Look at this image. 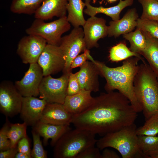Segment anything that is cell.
Instances as JSON below:
<instances>
[{"instance_id": "6da1fadb", "label": "cell", "mask_w": 158, "mask_h": 158, "mask_svg": "<svg viewBox=\"0 0 158 158\" xmlns=\"http://www.w3.org/2000/svg\"><path fill=\"white\" fill-rule=\"evenodd\" d=\"M137 113L119 92L101 93L87 109L73 116L71 123L75 128L103 136L134 123Z\"/></svg>"}, {"instance_id": "7a4b0ae2", "label": "cell", "mask_w": 158, "mask_h": 158, "mask_svg": "<svg viewBox=\"0 0 158 158\" xmlns=\"http://www.w3.org/2000/svg\"><path fill=\"white\" fill-rule=\"evenodd\" d=\"M143 59L135 56L129 58L123 61L119 66L111 68L104 63L95 60L91 57L90 60L97 66L99 75L106 81L104 88L107 92L117 90L129 100L138 113L142 111L135 92L134 81L137 72L138 63Z\"/></svg>"}, {"instance_id": "3957f363", "label": "cell", "mask_w": 158, "mask_h": 158, "mask_svg": "<svg viewBox=\"0 0 158 158\" xmlns=\"http://www.w3.org/2000/svg\"><path fill=\"white\" fill-rule=\"evenodd\" d=\"M134 81L135 92L145 120L158 113V78L144 59Z\"/></svg>"}, {"instance_id": "277c9868", "label": "cell", "mask_w": 158, "mask_h": 158, "mask_svg": "<svg viewBox=\"0 0 158 158\" xmlns=\"http://www.w3.org/2000/svg\"><path fill=\"white\" fill-rule=\"evenodd\" d=\"M135 123L108 133L97 140L96 145L101 150L109 147L117 150L123 158H148L140 150Z\"/></svg>"}, {"instance_id": "5b68a950", "label": "cell", "mask_w": 158, "mask_h": 158, "mask_svg": "<svg viewBox=\"0 0 158 158\" xmlns=\"http://www.w3.org/2000/svg\"><path fill=\"white\" fill-rule=\"evenodd\" d=\"M95 135L86 130L71 129L60 138L53 147V157L76 158L83 150L96 145L97 140Z\"/></svg>"}, {"instance_id": "8992f818", "label": "cell", "mask_w": 158, "mask_h": 158, "mask_svg": "<svg viewBox=\"0 0 158 158\" xmlns=\"http://www.w3.org/2000/svg\"><path fill=\"white\" fill-rule=\"evenodd\" d=\"M70 23L66 16L48 23L35 18L31 25L26 29L25 32L28 35L42 37L47 44L59 46L62 35L70 30Z\"/></svg>"}, {"instance_id": "52a82bcc", "label": "cell", "mask_w": 158, "mask_h": 158, "mask_svg": "<svg viewBox=\"0 0 158 158\" xmlns=\"http://www.w3.org/2000/svg\"><path fill=\"white\" fill-rule=\"evenodd\" d=\"M65 60L63 73H70L71 63L81 52L87 49L84 39L83 29L80 27H74L68 35L62 37L59 45Z\"/></svg>"}, {"instance_id": "ba28073f", "label": "cell", "mask_w": 158, "mask_h": 158, "mask_svg": "<svg viewBox=\"0 0 158 158\" xmlns=\"http://www.w3.org/2000/svg\"><path fill=\"white\" fill-rule=\"evenodd\" d=\"M70 73H63L58 78H54L51 75L44 76L39 87L40 98L47 103L63 104L67 95Z\"/></svg>"}, {"instance_id": "9c48e42d", "label": "cell", "mask_w": 158, "mask_h": 158, "mask_svg": "<svg viewBox=\"0 0 158 158\" xmlns=\"http://www.w3.org/2000/svg\"><path fill=\"white\" fill-rule=\"evenodd\" d=\"M23 97L14 84L4 80L0 84V110L6 117H13L20 114Z\"/></svg>"}, {"instance_id": "30bf717a", "label": "cell", "mask_w": 158, "mask_h": 158, "mask_svg": "<svg viewBox=\"0 0 158 158\" xmlns=\"http://www.w3.org/2000/svg\"><path fill=\"white\" fill-rule=\"evenodd\" d=\"M47 44L46 41L40 36L28 35L19 41L17 53L24 64L37 63Z\"/></svg>"}, {"instance_id": "8fae6325", "label": "cell", "mask_w": 158, "mask_h": 158, "mask_svg": "<svg viewBox=\"0 0 158 158\" xmlns=\"http://www.w3.org/2000/svg\"><path fill=\"white\" fill-rule=\"evenodd\" d=\"M65 63L63 54L59 46L47 44L37 62L42 70L44 76L62 71Z\"/></svg>"}, {"instance_id": "7c38bea8", "label": "cell", "mask_w": 158, "mask_h": 158, "mask_svg": "<svg viewBox=\"0 0 158 158\" xmlns=\"http://www.w3.org/2000/svg\"><path fill=\"white\" fill-rule=\"evenodd\" d=\"M44 76L42 70L37 63H31L23 77L16 81L14 85L23 97H36L39 95V87Z\"/></svg>"}, {"instance_id": "4fadbf2b", "label": "cell", "mask_w": 158, "mask_h": 158, "mask_svg": "<svg viewBox=\"0 0 158 158\" xmlns=\"http://www.w3.org/2000/svg\"><path fill=\"white\" fill-rule=\"evenodd\" d=\"M83 27L85 42L89 50L98 47V40L108 35V26L102 18L90 17L86 20Z\"/></svg>"}, {"instance_id": "5bb4252c", "label": "cell", "mask_w": 158, "mask_h": 158, "mask_svg": "<svg viewBox=\"0 0 158 158\" xmlns=\"http://www.w3.org/2000/svg\"><path fill=\"white\" fill-rule=\"evenodd\" d=\"M47 103L44 99L33 96L23 97L20 116L27 126H35L40 121Z\"/></svg>"}, {"instance_id": "9a60e30c", "label": "cell", "mask_w": 158, "mask_h": 158, "mask_svg": "<svg viewBox=\"0 0 158 158\" xmlns=\"http://www.w3.org/2000/svg\"><path fill=\"white\" fill-rule=\"evenodd\" d=\"M73 115L62 104L47 103L43 111L41 121L59 125H70Z\"/></svg>"}, {"instance_id": "2e32d148", "label": "cell", "mask_w": 158, "mask_h": 158, "mask_svg": "<svg viewBox=\"0 0 158 158\" xmlns=\"http://www.w3.org/2000/svg\"><path fill=\"white\" fill-rule=\"evenodd\" d=\"M78 78L82 90L97 92L99 90V71L91 61H87L80 67Z\"/></svg>"}, {"instance_id": "e0dca14e", "label": "cell", "mask_w": 158, "mask_h": 158, "mask_svg": "<svg viewBox=\"0 0 158 158\" xmlns=\"http://www.w3.org/2000/svg\"><path fill=\"white\" fill-rule=\"evenodd\" d=\"M138 18L136 8L130 9L121 19L110 22L108 26V36L116 37L132 31L137 27Z\"/></svg>"}, {"instance_id": "ac0fdd59", "label": "cell", "mask_w": 158, "mask_h": 158, "mask_svg": "<svg viewBox=\"0 0 158 158\" xmlns=\"http://www.w3.org/2000/svg\"><path fill=\"white\" fill-rule=\"evenodd\" d=\"M68 0H44L34 14L35 18L44 20L54 17L66 16Z\"/></svg>"}, {"instance_id": "d6986e66", "label": "cell", "mask_w": 158, "mask_h": 158, "mask_svg": "<svg viewBox=\"0 0 158 158\" xmlns=\"http://www.w3.org/2000/svg\"><path fill=\"white\" fill-rule=\"evenodd\" d=\"M89 90H82L75 94L67 95L63 104L65 108L73 116L87 109L93 102L95 97Z\"/></svg>"}, {"instance_id": "ffe728a7", "label": "cell", "mask_w": 158, "mask_h": 158, "mask_svg": "<svg viewBox=\"0 0 158 158\" xmlns=\"http://www.w3.org/2000/svg\"><path fill=\"white\" fill-rule=\"evenodd\" d=\"M40 136L43 138L44 145L46 146L48 140L51 139V145L54 147L60 138L71 129L69 125H59L46 123L39 121L32 127Z\"/></svg>"}, {"instance_id": "44dd1931", "label": "cell", "mask_w": 158, "mask_h": 158, "mask_svg": "<svg viewBox=\"0 0 158 158\" xmlns=\"http://www.w3.org/2000/svg\"><path fill=\"white\" fill-rule=\"evenodd\" d=\"M134 0H121L116 5L109 7L102 6L94 7L90 4L91 0H85L86 8L84 12L90 17L95 16L99 13H102L109 16L112 20L116 21L119 19L121 12L126 7L131 6Z\"/></svg>"}, {"instance_id": "7402d4cb", "label": "cell", "mask_w": 158, "mask_h": 158, "mask_svg": "<svg viewBox=\"0 0 158 158\" xmlns=\"http://www.w3.org/2000/svg\"><path fill=\"white\" fill-rule=\"evenodd\" d=\"M142 31L146 38L147 45L140 55L145 58L158 78V40L152 37L147 32Z\"/></svg>"}, {"instance_id": "603a6c76", "label": "cell", "mask_w": 158, "mask_h": 158, "mask_svg": "<svg viewBox=\"0 0 158 158\" xmlns=\"http://www.w3.org/2000/svg\"><path fill=\"white\" fill-rule=\"evenodd\" d=\"M85 6L82 0H68L67 6V19L74 27L83 26L86 20L83 16L84 8Z\"/></svg>"}, {"instance_id": "cb8c5ba5", "label": "cell", "mask_w": 158, "mask_h": 158, "mask_svg": "<svg viewBox=\"0 0 158 158\" xmlns=\"http://www.w3.org/2000/svg\"><path fill=\"white\" fill-rule=\"evenodd\" d=\"M44 0H12L10 11L19 14H35Z\"/></svg>"}, {"instance_id": "d4e9b609", "label": "cell", "mask_w": 158, "mask_h": 158, "mask_svg": "<svg viewBox=\"0 0 158 158\" xmlns=\"http://www.w3.org/2000/svg\"><path fill=\"white\" fill-rule=\"evenodd\" d=\"M123 36L129 42V49L132 51L140 55L145 48L146 38L143 31L140 29L137 28L135 31L123 34Z\"/></svg>"}, {"instance_id": "484cf974", "label": "cell", "mask_w": 158, "mask_h": 158, "mask_svg": "<svg viewBox=\"0 0 158 158\" xmlns=\"http://www.w3.org/2000/svg\"><path fill=\"white\" fill-rule=\"evenodd\" d=\"M140 150L148 158L158 154V136L138 135Z\"/></svg>"}, {"instance_id": "4316f807", "label": "cell", "mask_w": 158, "mask_h": 158, "mask_svg": "<svg viewBox=\"0 0 158 158\" xmlns=\"http://www.w3.org/2000/svg\"><path fill=\"white\" fill-rule=\"evenodd\" d=\"M133 56L142 58L140 55L132 51L123 42L120 43L112 47L109 51V58L113 62L124 60Z\"/></svg>"}, {"instance_id": "83f0119b", "label": "cell", "mask_w": 158, "mask_h": 158, "mask_svg": "<svg viewBox=\"0 0 158 158\" xmlns=\"http://www.w3.org/2000/svg\"><path fill=\"white\" fill-rule=\"evenodd\" d=\"M137 0L142 7V12L140 18L158 22V1Z\"/></svg>"}, {"instance_id": "f1b7e54d", "label": "cell", "mask_w": 158, "mask_h": 158, "mask_svg": "<svg viewBox=\"0 0 158 158\" xmlns=\"http://www.w3.org/2000/svg\"><path fill=\"white\" fill-rule=\"evenodd\" d=\"M27 126L24 122L21 123H11L8 135L11 142V147H16L20 139L27 136L26 132Z\"/></svg>"}, {"instance_id": "f546056e", "label": "cell", "mask_w": 158, "mask_h": 158, "mask_svg": "<svg viewBox=\"0 0 158 158\" xmlns=\"http://www.w3.org/2000/svg\"><path fill=\"white\" fill-rule=\"evenodd\" d=\"M144 124L137 128L138 135L156 136L158 134V113L145 120Z\"/></svg>"}, {"instance_id": "4dcf8cb0", "label": "cell", "mask_w": 158, "mask_h": 158, "mask_svg": "<svg viewBox=\"0 0 158 158\" xmlns=\"http://www.w3.org/2000/svg\"><path fill=\"white\" fill-rule=\"evenodd\" d=\"M33 141V147L31 151L32 158H47V152L44 149L40 135L33 127L31 131Z\"/></svg>"}, {"instance_id": "1f68e13d", "label": "cell", "mask_w": 158, "mask_h": 158, "mask_svg": "<svg viewBox=\"0 0 158 158\" xmlns=\"http://www.w3.org/2000/svg\"><path fill=\"white\" fill-rule=\"evenodd\" d=\"M137 28L148 33L152 37L158 40V22L138 18Z\"/></svg>"}, {"instance_id": "d6a6232c", "label": "cell", "mask_w": 158, "mask_h": 158, "mask_svg": "<svg viewBox=\"0 0 158 158\" xmlns=\"http://www.w3.org/2000/svg\"><path fill=\"white\" fill-rule=\"evenodd\" d=\"M10 124L8 117H6V122L0 130V151L11 147V142L8 135Z\"/></svg>"}, {"instance_id": "836d02e7", "label": "cell", "mask_w": 158, "mask_h": 158, "mask_svg": "<svg viewBox=\"0 0 158 158\" xmlns=\"http://www.w3.org/2000/svg\"><path fill=\"white\" fill-rule=\"evenodd\" d=\"M82 90L78 78V72L74 73L71 72L68 79L67 95L75 94L80 92Z\"/></svg>"}, {"instance_id": "e575fe53", "label": "cell", "mask_w": 158, "mask_h": 158, "mask_svg": "<svg viewBox=\"0 0 158 158\" xmlns=\"http://www.w3.org/2000/svg\"><path fill=\"white\" fill-rule=\"evenodd\" d=\"M95 146L86 149L79 154L76 158H101V150Z\"/></svg>"}, {"instance_id": "d590c367", "label": "cell", "mask_w": 158, "mask_h": 158, "mask_svg": "<svg viewBox=\"0 0 158 158\" xmlns=\"http://www.w3.org/2000/svg\"><path fill=\"white\" fill-rule=\"evenodd\" d=\"M90 56L89 50L86 49L83 53L78 55L74 59L71 65V69L80 67L87 60H89Z\"/></svg>"}, {"instance_id": "8d00e7d4", "label": "cell", "mask_w": 158, "mask_h": 158, "mask_svg": "<svg viewBox=\"0 0 158 158\" xmlns=\"http://www.w3.org/2000/svg\"><path fill=\"white\" fill-rule=\"evenodd\" d=\"M18 152L31 155V151L29 141L28 137L20 139L17 144Z\"/></svg>"}, {"instance_id": "74e56055", "label": "cell", "mask_w": 158, "mask_h": 158, "mask_svg": "<svg viewBox=\"0 0 158 158\" xmlns=\"http://www.w3.org/2000/svg\"><path fill=\"white\" fill-rule=\"evenodd\" d=\"M18 152L17 146L0 151V158H15Z\"/></svg>"}, {"instance_id": "f35d334b", "label": "cell", "mask_w": 158, "mask_h": 158, "mask_svg": "<svg viewBox=\"0 0 158 158\" xmlns=\"http://www.w3.org/2000/svg\"><path fill=\"white\" fill-rule=\"evenodd\" d=\"M118 154L114 151L107 148L103 150L101 158H119Z\"/></svg>"}, {"instance_id": "ab89813d", "label": "cell", "mask_w": 158, "mask_h": 158, "mask_svg": "<svg viewBox=\"0 0 158 158\" xmlns=\"http://www.w3.org/2000/svg\"><path fill=\"white\" fill-rule=\"evenodd\" d=\"M15 158H32V157L31 155L18 152L16 154Z\"/></svg>"}, {"instance_id": "60d3db41", "label": "cell", "mask_w": 158, "mask_h": 158, "mask_svg": "<svg viewBox=\"0 0 158 158\" xmlns=\"http://www.w3.org/2000/svg\"><path fill=\"white\" fill-rule=\"evenodd\" d=\"M107 1L110 3H111L116 1L117 0H107ZM121 1V0H119Z\"/></svg>"}, {"instance_id": "b9f144b4", "label": "cell", "mask_w": 158, "mask_h": 158, "mask_svg": "<svg viewBox=\"0 0 158 158\" xmlns=\"http://www.w3.org/2000/svg\"><path fill=\"white\" fill-rule=\"evenodd\" d=\"M152 158H158V154L153 156Z\"/></svg>"}, {"instance_id": "7bdbcfd3", "label": "cell", "mask_w": 158, "mask_h": 158, "mask_svg": "<svg viewBox=\"0 0 158 158\" xmlns=\"http://www.w3.org/2000/svg\"><path fill=\"white\" fill-rule=\"evenodd\" d=\"M157 0L158 1V0Z\"/></svg>"}, {"instance_id": "ee69618b", "label": "cell", "mask_w": 158, "mask_h": 158, "mask_svg": "<svg viewBox=\"0 0 158 158\" xmlns=\"http://www.w3.org/2000/svg\"></svg>"}]
</instances>
